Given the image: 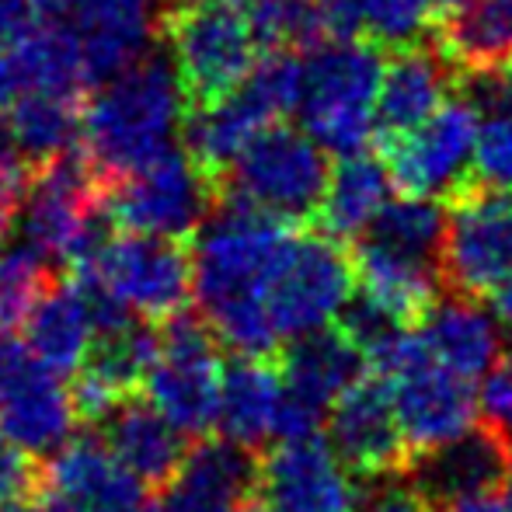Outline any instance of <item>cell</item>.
I'll use <instances>...</instances> for the list:
<instances>
[{"mask_svg":"<svg viewBox=\"0 0 512 512\" xmlns=\"http://www.w3.org/2000/svg\"><path fill=\"white\" fill-rule=\"evenodd\" d=\"M307 53L297 102L304 133L331 154H359L373 140V108L384 77L380 46L331 35Z\"/></svg>","mask_w":512,"mask_h":512,"instance_id":"obj_3","label":"cell"},{"mask_svg":"<svg viewBox=\"0 0 512 512\" xmlns=\"http://www.w3.org/2000/svg\"><path fill=\"white\" fill-rule=\"evenodd\" d=\"M255 495V450L230 439H203L185 453L178 474L164 485L161 512H237Z\"/></svg>","mask_w":512,"mask_h":512,"instance_id":"obj_20","label":"cell"},{"mask_svg":"<svg viewBox=\"0 0 512 512\" xmlns=\"http://www.w3.org/2000/svg\"><path fill=\"white\" fill-rule=\"evenodd\" d=\"M471 178L492 189H512V105L492 108L478 122Z\"/></svg>","mask_w":512,"mask_h":512,"instance_id":"obj_36","label":"cell"},{"mask_svg":"<svg viewBox=\"0 0 512 512\" xmlns=\"http://www.w3.org/2000/svg\"><path fill=\"white\" fill-rule=\"evenodd\" d=\"M391 203V175L387 164L373 154H345L331 168L328 185H324L321 206V230L335 241H352L366 234L370 223L380 216V209Z\"/></svg>","mask_w":512,"mask_h":512,"instance_id":"obj_28","label":"cell"},{"mask_svg":"<svg viewBox=\"0 0 512 512\" xmlns=\"http://www.w3.org/2000/svg\"><path fill=\"white\" fill-rule=\"evenodd\" d=\"M42 492L56 495L70 512H129L147 488L112 457L98 432H84L46 457Z\"/></svg>","mask_w":512,"mask_h":512,"instance_id":"obj_18","label":"cell"},{"mask_svg":"<svg viewBox=\"0 0 512 512\" xmlns=\"http://www.w3.org/2000/svg\"><path fill=\"white\" fill-rule=\"evenodd\" d=\"M21 328H25V349L60 377L67 373L74 377L95 345V321L88 314V304L74 279L63 276L46 286Z\"/></svg>","mask_w":512,"mask_h":512,"instance_id":"obj_25","label":"cell"},{"mask_svg":"<svg viewBox=\"0 0 512 512\" xmlns=\"http://www.w3.org/2000/svg\"><path fill=\"white\" fill-rule=\"evenodd\" d=\"M446 209L436 199L405 196L398 203H387L380 216L366 230V241H377L398 255L418 258V262L439 265V248H443Z\"/></svg>","mask_w":512,"mask_h":512,"instance_id":"obj_35","label":"cell"},{"mask_svg":"<svg viewBox=\"0 0 512 512\" xmlns=\"http://www.w3.org/2000/svg\"><path fill=\"white\" fill-rule=\"evenodd\" d=\"M0 512H70V509L63 506L56 495L39 492V495H32V499H21V502H14V506H4Z\"/></svg>","mask_w":512,"mask_h":512,"instance_id":"obj_44","label":"cell"},{"mask_svg":"<svg viewBox=\"0 0 512 512\" xmlns=\"http://www.w3.org/2000/svg\"><path fill=\"white\" fill-rule=\"evenodd\" d=\"M157 338L161 349L143 380L147 401L185 439H206L220 418L223 363L216 356V335L203 317L178 310L157 324Z\"/></svg>","mask_w":512,"mask_h":512,"instance_id":"obj_8","label":"cell"},{"mask_svg":"<svg viewBox=\"0 0 512 512\" xmlns=\"http://www.w3.org/2000/svg\"><path fill=\"white\" fill-rule=\"evenodd\" d=\"M95 432L143 488L168 485L189 453L182 432L147 398H136V394H122L112 411L95 425Z\"/></svg>","mask_w":512,"mask_h":512,"instance_id":"obj_22","label":"cell"},{"mask_svg":"<svg viewBox=\"0 0 512 512\" xmlns=\"http://www.w3.org/2000/svg\"><path fill=\"white\" fill-rule=\"evenodd\" d=\"M453 88H457V70L439 49H429L425 42L394 49L391 63L380 77L373 129L387 143L408 129L422 126L446 102Z\"/></svg>","mask_w":512,"mask_h":512,"instance_id":"obj_21","label":"cell"},{"mask_svg":"<svg viewBox=\"0 0 512 512\" xmlns=\"http://www.w3.org/2000/svg\"><path fill=\"white\" fill-rule=\"evenodd\" d=\"M478 108L467 98H446L422 126L384 143V164L391 185L405 196L432 199L450 196L471 178L474 140H478Z\"/></svg>","mask_w":512,"mask_h":512,"instance_id":"obj_13","label":"cell"},{"mask_svg":"<svg viewBox=\"0 0 512 512\" xmlns=\"http://www.w3.org/2000/svg\"><path fill=\"white\" fill-rule=\"evenodd\" d=\"M366 370V356L342 328L321 331L290 342L283 356V384L297 408L321 418Z\"/></svg>","mask_w":512,"mask_h":512,"instance_id":"obj_24","label":"cell"},{"mask_svg":"<svg viewBox=\"0 0 512 512\" xmlns=\"http://www.w3.org/2000/svg\"><path fill=\"white\" fill-rule=\"evenodd\" d=\"M213 206L216 182L178 147L102 189V209L112 227L168 241L196 234Z\"/></svg>","mask_w":512,"mask_h":512,"instance_id":"obj_10","label":"cell"},{"mask_svg":"<svg viewBox=\"0 0 512 512\" xmlns=\"http://www.w3.org/2000/svg\"><path fill=\"white\" fill-rule=\"evenodd\" d=\"M408 481L418 488L432 509L446 502L471 499V495L499 492L512 471V439L495 429H467L457 439L422 450L418 460H408Z\"/></svg>","mask_w":512,"mask_h":512,"instance_id":"obj_17","label":"cell"},{"mask_svg":"<svg viewBox=\"0 0 512 512\" xmlns=\"http://www.w3.org/2000/svg\"><path fill=\"white\" fill-rule=\"evenodd\" d=\"M185 112L189 98L175 67L150 49L133 67L84 95L77 150L105 189L175 150Z\"/></svg>","mask_w":512,"mask_h":512,"instance_id":"obj_2","label":"cell"},{"mask_svg":"<svg viewBox=\"0 0 512 512\" xmlns=\"http://www.w3.org/2000/svg\"><path fill=\"white\" fill-rule=\"evenodd\" d=\"M77 411L60 373L11 335H0V436L42 460L74 436Z\"/></svg>","mask_w":512,"mask_h":512,"instance_id":"obj_14","label":"cell"},{"mask_svg":"<svg viewBox=\"0 0 512 512\" xmlns=\"http://www.w3.org/2000/svg\"><path fill=\"white\" fill-rule=\"evenodd\" d=\"M56 276H63L60 265L25 237H18L14 230L0 237V335L21 328L28 310Z\"/></svg>","mask_w":512,"mask_h":512,"instance_id":"obj_33","label":"cell"},{"mask_svg":"<svg viewBox=\"0 0 512 512\" xmlns=\"http://www.w3.org/2000/svg\"><path fill=\"white\" fill-rule=\"evenodd\" d=\"M81 102L84 98L21 91L11 112L4 115V126L18 157L28 164V171H39L46 164H53L56 157L77 150V140H81Z\"/></svg>","mask_w":512,"mask_h":512,"instance_id":"obj_30","label":"cell"},{"mask_svg":"<svg viewBox=\"0 0 512 512\" xmlns=\"http://www.w3.org/2000/svg\"><path fill=\"white\" fill-rule=\"evenodd\" d=\"M436 42L457 74L512 67V0H471L436 21Z\"/></svg>","mask_w":512,"mask_h":512,"instance_id":"obj_29","label":"cell"},{"mask_svg":"<svg viewBox=\"0 0 512 512\" xmlns=\"http://www.w3.org/2000/svg\"><path fill=\"white\" fill-rule=\"evenodd\" d=\"M258 499L269 512H356L359 488L328 436L310 432L258 457Z\"/></svg>","mask_w":512,"mask_h":512,"instance_id":"obj_15","label":"cell"},{"mask_svg":"<svg viewBox=\"0 0 512 512\" xmlns=\"http://www.w3.org/2000/svg\"><path fill=\"white\" fill-rule=\"evenodd\" d=\"M328 175V157L304 129L272 122L258 136H251L248 147L216 178V199L300 223L317 216Z\"/></svg>","mask_w":512,"mask_h":512,"instance_id":"obj_5","label":"cell"},{"mask_svg":"<svg viewBox=\"0 0 512 512\" xmlns=\"http://www.w3.org/2000/svg\"><path fill=\"white\" fill-rule=\"evenodd\" d=\"M98 283L143 321H168L192 297V255L182 241L119 230L88 258Z\"/></svg>","mask_w":512,"mask_h":512,"instance_id":"obj_11","label":"cell"},{"mask_svg":"<svg viewBox=\"0 0 512 512\" xmlns=\"http://www.w3.org/2000/svg\"><path fill=\"white\" fill-rule=\"evenodd\" d=\"M471 0H429V7H432V18L436 21H443V18H450V14H457L460 7H467Z\"/></svg>","mask_w":512,"mask_h":512,"instance_id":"obj_47","label":"cell"},{"mask_svg":"<svg viewBox=\"0 0 512 512\" xmlns=\"http://www.w3.org/2000/svg\"><path fill=\"white\" fill-rule=\"evenodd\" d=\"M11 230L53 258L60 269H74L102 248L112 234V220L102 209V182L81 150H70L46 168L32 171Z\"/></svg>","mask_w":512,"mask_h":512,"instance_id":"obj_6","label":"cell"},{"mask_svg":"<svg viewBox=\"0 0 512 512\" xmlns=\"http://www.w3.org/2000/svg\"><path fill=\"white\" fill-rule=\"evenodd\" d=\"M192 237V293L216 342L237 356L272 359L279 335L265 300L297 230L262 209L216 199L213 213Z\"/></svg>","mask_w":512,"mask_h":512,"instance_id":"obj_1","label":"cell"},{"mask_svg":"<svg viewBox=\"0 0 512 512\" xmlns=\"http://www.w3.org/2000/svg\"><path fill=\"white\" fill-rule=\"evenodd\" d=\"M352 269H356L359 297L387 310L405 328L422 321L439 300V283H443L439 265L398 255L377 241H359Z\"/></svg>","mask_w":512,"mask_h":512,"instance_id":"obj_26","label":"cell"},{"mask_svg":"<svg viewBox=\"0 0 512 512\" xmlns=\"http://www.w3.org/2000/svg\"><path fill=\"white\" fill-rule=\"evenodd\" d=\"M492 300H495V321H499L502 328L512 335V276L492 293Z\"/></svg>","mask_w":512,"mask_h":512,"instance_id":"obj_45","label":"cell"},{"mask_svg":"<svg viewBox=\"0 0 512 512\" xmlns=\"http://www.w3.org/2000/svg\"><path fill=\"white\" fill-rule=\"evenodd\" d=\"M286 405H290V394H286L283 373L269 359L237 356L234 363L223 366L220 418H216L223 439L244 450L276 443L283 436Z\"/></svg>","mask_w":512,"mask_h":512,"instance_id":"obj_23","label":"cell"},{"mask_svg":"<svg viewBox=\"0 0 512 512\" xmlns=\"http://www.w3.org/2000/svg\"><path fill=\"white\" fill-rule=\"evenodd\" d=\"M331 35L366 39L380 49H405L422 42L429 28V0H317Z\"/></svg>","mask_w":512,"mask_h":512,"instance_id":"obj_32","label":"cell"},{"mask_svg":"<svg viewBox=\"0 0 512 512\" xmlns=\"http://www.w3.org/2000/svg\"><path fill=\"white\" fill-rule=\"evenodd\" d=\"M42 492V464L0 436V509Z\"/></svg>","mask_w":512,"mask_h":512,"instance_id":"obj_38","label":"cell"},{"mask_svg":"<svg viewBox=\"0 0 512 512\" xmlns=\"http://www.w3.org/2000/svg\"><path fill=\"white\" fill-rule=\"evenodd\" d=\"M352 286L356 269L342 241L328 234H297L265 300L279 342H297L310 331L335 324L352 300Z\"/></svg>","mask_w":512,"mask_h":512,"instance_id":"obj_12","label":"cell"},{"mask_svg":"<svg viewBox=\"0 0 512 512\" xmlns=\"http://www.w3.org/2000/svg\"><path fill=\"white\" fill-rule=\"evenodd\" d=\"M28 178H32V171H28V164L18 157L11 136H7L4 119H0V237H4L7 230L14 227V220H18Z\"/></svg>","mask_w":512,"mask_h":512,"instance_id":"obj_39","label":"cell"},{"mask_svg":"<svg viewBox=\"0 0 512 512\" xmlns=\"http://www.w3.org/2000/svg\"><path fill=\"white\" fill-rule=\"evenodd\" d=\"M42 21L35 0H0V46H14Z\"/></svg>","mask_w":512,"mask_h":512,"instance_id":"obj_41","label":"cell"},{"mask_svg":"<svg viewBox=\"0 0 512 512\" xmlns=\"http://www.w3.org/2000/svg\"><path fill=\"white\" fill-rule=\"evenodd\" d=\"M422 342L443 366L474 380L499 359V321L478 300H436L422 317Z\"/></svg>","mask_w":512,"mask_h":512,"instance_id":"obj_27","label":"cell"},{"mask_svg":"<svg viewBox=\"0 0 512 512\" xmlns=\"http://www.w3.org/2000/svg\"><path fill=\"white\" fill-rule=\"evenodd\" d=\"M39 4L42 21H67L70 11L77 7V0H35Z\"/></svg>","mask_w":512,"mask_h":512,"instance_id":"obj_46","label":"cell"},{"mask_svg":"<svg viewBox=\"0 0 512 512\" xmlns=\"http://www.w3.org/2000/svg\"><path fill=\"white\" fill-rule=\"evenodd\" d=\"M67 25L81 46L88 91L143 60L157 39L150 0H77Z\"/></svg>","mask_w":512,"mask_h":512,"instance_id":"obj_19","label":"cell"},{"mask_svg":"<svg viewBox=\"0 0 512 512\" xmlns=\"http://www.w3.org/2000/svg\"><path fill=\"white\" fill-rule=\"evenodd\" d=\"M328 443L359 478H391L408 467V439L377 373L359 377L328 408Z\"/></svg>","mask_w":512,"mask_h":512,"instance_id":"obj_16","label":"cell"},{"mask_svg":"<svg viewBox=\"0 0 512 512\" xmlns=\"http://www.w3.org/2000/svg\"><path fill=\"white\" fill-rule=\"evenodd\" d=\"M168 60L192 105L230 95L258 63V39L234 0H178L157 18Z\"/></svg>","mask_w":512,"mask_h":512,"instance_id":"obj_4","label":"cell"},{"mask_svg":"<svg viewBox=\"0 0 512 512\" xmlns=\"http://www.w3.org/2000/svg\"><path fill=\"white\" fill-rule=\"evenodd\" d=\"M436 512H509V506L502 502L499 492H488V495H471V499L446 502V506H436Z\"/></svg>","mask_w":512,"mask_h":512,"instance_id":"obj_43","label":"cell"},{"mask_svg":"<svg viewBox=\"0 0 512 512\" xmlns=\"http://www.w3.org/2000/svg\"><path fill=\"white\" fill-rule=\"evenodd\" d=\"M446 199L439 279L457 297L485 300L512 276V196L467 178Z\"/></svg>","mask_w":512,"mask_h":512,"instance_id":"obj_9","label":"cell"},{"mask_svg":"<svg viewBox=\"0 0 512 512\" xmlns=\"http://www.w3.org/2000/svg\"><path fill=\"white\" fill-rule=\"evenodd\" d=\"M370 366H377V377L391 394L408 446L432 450L471 429L478 411L471 380L439 363L418 331H401L384 352L370 359Z\"/></svg>","mask_w":512,"mask_h":512,"instance_id":"obj_7","label":"cell"},{"mask_svg":"<svg viewBox=\"0 0 512 512\" xmlns=\"http://www.w3.org/2000/svg\"><path fill=\"white\" fill-rule=\"evenodd\" d=\"M21 74H18V63H14V53L7 46H0V119L11 112V105L18 102L21 95Z\"/></svg>","mask_w":512,"mask_h":512,"instance_id":"obj_42","label":"cell"},{"mask_svg":"<svg viewBox=\"0 0 512 512\" xmlns=\"http://www.w3.org/2000/svg\"><path fill=\"white\" fill-rule=\"evenodd\" d=\"M478 411L485 415L488 429L512 439V352L499 356L485 370V384L478 391Z\"/></svg>","mask_w":512,"mask_h":512,"instance_id":"obj_37","label":"cell"},{"mask_svg":"<svg viewBox=\"0 0 512 512\" xmlns=\"http://www.w3.org/2000/svg\"><path fill=\"white\" fill-rule=\"evenodd\" d=\"M129 512H161V509H150V506H143V502H140V506H136V509H129Z\"/></svg>","mask_w":512,"mask_h":512,"instance_id":"obj_49","label":"cell"},{"mask_svg":"<svg viewBox=\"0 0 512 512\" xmlns=\"http://www.w3.org/2000/svg\"><path fill=\"white\" fill-rule=\"evenodd\" d=\"M241 11L258 46L269 53H300L331 39V25L317 0H244Z\"/></svg>","mask_w":512,"mask_h":512,"instance_id":"obj_34","label":"cell"},{"mask_svg":"<svg viewBox=\"0 0 512 512\" xmlns=\"http://www.w3.org/2000/svg\"><path fill=\"white\" fill-rule=\"evenodd\" d=\"M377 485L359 492L356 512H432L429 502L418 495V488L411 481H398V474L391 478H373Z\"/></svg>","mask_w":512,"mask_h":512,"instance_id":"obj_40","label":"cell"},{"mask_svg":"<svg viewBox=\"0 0 512 512\" xmlns=\"http://www.w3.org/2000/svg\"><path fill=\"white\" fill-rule=\"evenodd\" d=\"M11 53L25 91H46V95L63 98L88 95L81 46L67 21H39L25 39L14 42Z\"/></svg>","mask_w":512,"mask_h":512,"instance_id":"obj_31","label":"cell"},{"mask_svg":"<svg viewBox=\"0 0 512 512\" xmlns=\"http://www.w3.org/2000/svg\"><path fill=\"white\" fill-rule=\"evenodd\" d=\"M499 495H502V502H506V506H509V512H512V471L506 474V481H502Z\"/></svg>","mask_w":512,"mask_h":512,"instance_id":"obj_48","label":"cell"}]
</instances>
